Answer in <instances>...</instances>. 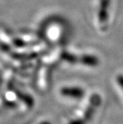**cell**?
<instances>
[{
  "label": "cell",
  "mask_w": 123,
  "mask_h": 124,
  "mask_svg": "<svg viewBox=\"0 0 123 124\" xmlns=\"http://www.w3.org/2000/svg\"><path fill=\"white\" fill-rule=\"evenodd\" d=\"M110 0H100L99 10H98V20L102 25H105L108 22L109 16V7Z\"/></svg>",
  "instance_id": "6da1fadb"
},
{
  "label": "cell",
  "mask_w": 123,
  "mask_h": 124,
  "mask_svg": "<svg viewBox=\"0 0 123 124\" xmlns=\"http://www.w3.org/2000/svg\"><path fill=\"white\" fill-rule=\"evenodd\" d=\"M61 93L65 97L74 99H80L84 97V89L80 87H64L61 90Z\"/></svg>",
  "instance_id": "7a4b0ae2"
},
{
  "label": "cell",
  "mask_w": 123,
  "mask_h": 124,
  "mask_svg": "<svg viewBox=\"0 0 123 124\" xmlns=\"http://www.w3.org/2000/svg\"><path fill=\"white\" fill-rule=\"evenodd\" d=\"M81 62L89 67H95L99 64V59L92 55H84L81 58Z\"/></svg>",
  "instance_id": "3957f363"
},
{
  "label": "cell",
  "mask_w": 123,
  "mask_h": 124,
  "mask_svg": "<svg viewBox=\"0 0 123 124\" xmlns=\"http://www.w3.org/2000/svg\"><path fill=\"white\" fill-rule=\"evenodd\" d=\"M116 82L123 92V75L122 74H119L116 77Z\"/></svg>",
  "instance_id": "277c9868"
}]
</instances>
